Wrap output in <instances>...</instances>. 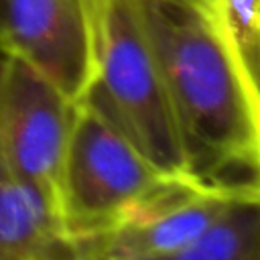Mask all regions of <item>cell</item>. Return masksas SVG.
I'll list each match as a JSON object with an SVG mask.
<instances>
[{
    "mask_svg": "<svg viewBox=\"0 0 260 260\" xmlns=\"http://www.w3.org/2000/svg\"><path fill=\"white\" fill-rule=\"evenodd\" d=\"M160 69L191 177L258 185L260 89L207 0H130Z\"/></svg>",
    "mask_w": 260,
    "mask_h": 260,
    "instance_id": "1",
    "label": "cell"
},
{
    "mask_svg": "<svg viewBox=\"0 0 260 260\" xmlns=\"http://www.w3.org/2000/svg\"><path fill=\"white\" fill-rule=\"evenodd\" d=\"M93 8L98 65L85 98L110 116L156 167L177 177H191L160 69L132 2L93 0Z\"/></svg>",
    "mask_w": 260,
    "mask_h": 260,
    "instance_id": "2",
    "label": "cell"
},
{
    "mask_svg": "<svg viewBox=\"0 0 260 260\" xmlns=\"http://www.w3.org/2000/svg\"><path fill=\"white\" fill-rule=\"evenodd\" d=\"M185 179L156 167L91 100L77 102L57 203L73 238L118 223Z\"/></svg>",
    "mask_w": 260,
    "mask_h": 260,
    "instance_id": "3",
    "label": "cell"
},
{
    "mask_svg": "<svg viewBox=\"0 0 260 260\" xmlns=\"http://www.w3.org/2000/svg\"><path fill=\"white\" fill-rule=\"evenodd\" d=\"M77 104L16 55L0 53V136L18 173L57 211ZM61 219V217H59Z\"/></svg>",
    "mask_w": 260,
    "mask_h": 260,
    "instance_id": "4",
    "label": "cell"
},
{
    "mask_svg": "<svg viewBox=\"0 0 260 260\" xmlns=\"http://www.w3.org/2000/svg\"><path fill=\"white\" fill-rule=\"evenodd\" d=\"M258 185L185 179L118 223L75 238L79 260H154L199 236Z\"/></svg>",
    "mask_w": 260,
    "mask_h": 260,
    "instance_id": "5",
    "label": "cell"
},
{
    "mask_svg": "<svg viewBox=\"0 0 260 260\" xmlns=\"http://www.w3.org/2000/svg\"><path fill=\"white\" fill-rule=\"evenodd\" d=\"M4 53L16 55L71 102L95 81L93 0H4Z\"/></svg>",
    "mask_w": 260,
    "mask_h": 260,
    "instance_id": "6",
    "label": "cell"
},
{
    "mask_svg": "<svg viewBox=\"0 0 260 260\" xmlns=\"http://www.w3.org/2000/svg\"><path fill=\"white\" fill-rule=\"evenodd\" d=\"M0 260H79L57 211L18 173L0 136Z\"/></svg>",
    "mask_w": 260,
    "mask_h": 260,
    "instance_id": "7",
    "label": "cell"
},
{
    "mask_svg": "<svg viewBox=\"0 0 260 260\" xmlns=\"http://www.w3.org/2000/svg\"><path fill=\"white\" fill-rule=\"evenodd\" d=\"M154 260H260V193L236 201L191 242Z\"/></svg>",
    "mask_w": 260,
    "mask_h": 260,
    "instance_id": "8",
    "label": "cell"
},
{
    "mask_svg": "<svg viewBox=\"0 0 260 260\" xmlns=\"http://www.w3.org/2000/svg\"><path fill=\"white\" fill-rule=\"evenodd\" d=\"M209 10L246 75L260 73V0H207Z\"/></svg>",
    "mask_w": 260,
    "mask_h": 260,
    "instance_id": "9",
    "label": "cell"
},
{
    "mask_svg": "<svg viewBox=\"0 0 260 260\" xmlns=\"http://www.w3.org/2000/svg\"><path fill=\"white\" fill-rule=\"evenodd\" d=\"M0 53H4V0H0Z\"/></svg>",
    "mask_w": 260,
    "mask_h": 260,
    "instance_id": "10",
    "label": "cell"
}]
</instances>
